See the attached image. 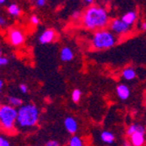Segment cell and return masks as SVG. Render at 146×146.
<instances>
[{"label": "cell", "mask_w": 146, "mask_h": 146, "mask_svg": "<svg viewBox=\"0 0 146 146\" xmlns=\"http://www.w3.org/2000/svg\"><path fill=\"white\" fill-rule=\"evenodd\" d=\"M110 18L107 11L98 5L88 7L82 16V24L88 30H102L109 25Z\"/></svg>", "instance_id": "obj_1"}, {"label": "cell", "mask_w": 146, "mask_h": 146, "mask_svg": "<svg viewBox=\"0 0 146 146\" xmlns=\"http://www.w3.org/2000/svg\"><path fill=\"white\" fill-rule=\"evenodd\" d=\"M39 117V111L34 104H25L18 110V117L16 126L19 129H27L34 127Z\"/></svg>", "instance_id": "obj_2"}, {"label": "cell", "mask_w": 146, "mask_h": 146, "mask_svg": "<svg viewBox=\"0 0 146 146\" xmlns=\"http://www.w3.org/2000/svg\"><path fill=\"white\" fill-rule=\"evenodd\" d=\"M18 117V110L11 105L0 106V128L5 132H13L15 129Z\"/></svg>", "instance_id": "obj_3"}, {"label": "cell", "mask_w": 146, "mask_h": 146, "mask_svg": "<svg viewBox=\"0 0 146 146\" xmlns=\"http://www.w3.org/2000/svg\"><path fill=\"white\" fill-rule=\"evenodd\" d=\"M117 42V38L112 32L107 30H98L92 38V46L97 50H105L113 47Z\"/></svg>", "instance_id": "obj_4"}, {"label": "cell", "mask_w": 146, "mask_h": 146, "mask_svg": "<svg viewBox=\"0 0 146 146\" xmlns=\"http://www.w3.org/2000/svg\"><path fill=\"white\" fill-rule=\"evenodd\" d=\"M110 28L113 33L121 35V34H125L129 32L130 25H128L127 23H125L122 19H115L110 22Z\"/></svg>", "instance_id": "obj_5"}, {"label": "cell", "mask_w": 146, "mask_h": 146, "mask_svg": "<svg viewBox=\"0 0 146 146\" xmlns=\"http://www.w3.org/2000/svg\"><path fill=\"white\" fill-rule=\"evenodd\" d=\"M10 41L13 46H20L24 42V34L20 30L15 29L10 33Z\"/></svg>", "instance_id": "obj_6"}, {"label": "cell", "mask_w": 146, "mask_h": 146, "mask_svg": "<svg viewBox=\"0 0 146 146\" xmlns=\"http://www.w3.org/2000/svg\"><path fill=\"white\" fill-rule=\"evenodd\" d=\"M55 38V33L52 29H47L41 33V35L38 38V41L42 45L51 43Z\"/></svg>", "instance_id": "obj_7"}, {"label": "cell", "mask_w": 146, "mask_h": 146, "mask_svg": "<svg viewBox=\"0 0 146 146\" xmlns=\"http://www.w3.org/2000/svg\"><path fill=\"white\" fill-rule=\"evenodd\" d=\"M64 125L66 129L70 134H75L78 130V123L77 121L73 117H67L64 121Z\"/></svg>", "instance_id": "obj_8"}, {"label": "cell", "mask_w": 146, "mask_h": 146, "mask_svg": "<svg viewBox=\"0 0 146 146\" xmlns=\"http://www.w3.org/2000/svg\"><path fill=\"white\" fill-rule=\"evenodd\" d=\"M116 95L121 100L125 101L129 97L130 90L125 84H120L116 87Z\"/></svg>", "instance_id": "obj_9"}, {"label": "cell", "mask_w": 146, "mask_h": 146, "mask_svg": "<svg viewBox=\"0 0 146 146\" xmlns=\"http://www.w3.org/2000/svg\"><path fill=\"white\" fill-rule=\"evenodd\" d=\"M129 137H130V144L134 146H142L145 142L144 134L141 133V132H135Z\"/></svg>", "instance_id": "obj_10"}, {"label": "cell", "mask_w": 146, "mask_h": 146, "mask_svg": "<svg viewBox=\"0 0 146 146\" xmlns=\"http://www.w3.org/2000/svg\"><path fill=\"white\" fill-rule=\"evenodd\" d=\"M74 59V52L69 47H63L60 51V60L65 62H68Z\"/></svg>", "instance_id": "obj_11"}, {"label": "cell", "mask_w": 146, "mask_h": 146, "mask_svg": "<svg viewBox=\"0 0 146 146\" xmlns=\"http://www.w3.org/2000/svg\"><path fill=\"white\" fill-rule=\"evenodd\" d=\"M135 132H141V133H143L145 134L146 133V129L141 125V124H137V123H133L129 126V128L127 129V136L130 137L132 134H134Z\"/></svg>", "instance_id": "obj_12"}, {"label": "cell", "mask_w": 146, "mask_h": 146, "mask_svg": "<svg viewBox=\"0 0 146 146\" xmlns=\"http://www.w3.org/2000/svg\"><path fill=\"white\" fill-rule=\"evenodd\" d=\"M101 139L103 143H108V144H111L115 142V135L110 131H102L101 133Z\"/></svg>", "instance_id": "obj_13"}, {"label": "cell", "mask_w": 146, "mask_h": 146, "mask_svg": "<svg viewBox=\"0 0 146 146\" xmlns=\"http://www.w3.org/2000/svg\"><path fill=\"white\" fill-rule=\"evenodd\" d=\"M122 19L128 25H133L137 19V13L135 11H128L122 17Z\"/></svg>", "instance_id": "obj_14"}, {"label": "cell", "mask_w": 146, "mask_h": 146, "mask_svg": "<svg viewBox=\"0 0 146 146\" xmlns=\"http://www.w3.org/2000/svg\"><path fill=\"white\" fill-rule=\"evenodd\" d=\"M136 76H137L136 71L131 68H127L123 71V77L126 81H132V80H134L136 78Z\"/></svg>", "instance_id": "obj_15"}, {"label": "cell", "mask_w": 146, "mask_h": 146, "mask_svg": "<svg viewBox=\"0 0 146 146\" xmlns=\"http://www.w3.org/2000/svg\"><path fill=\"white\" fill-rule=\"evenodd\" d=\"M8 12L13 17H19L21 14V9L16 4H11L8 6Z\"/></svg>", "instance_id": "obj_16"}, {"label": "cell", "mask_w": 146, "mask_h": 146, "mask_svg": "<svg viewBox=\"0 0 146 146\" xmlns=\"http://www.w3.org/2000/svg\"><path fill=\"white\" fill-rule=\"evenodd\" d=\"M8 102H9V104L13 106V107H20V106L23 105V101L22 99L19 98V97H16V96H10L8 98Z\"/></svg>", "instance_id": "obj_17"}, {"label": "cell", "mask_w": 146, "mask_h": 146, "mask_svg": "<svg viewBox=\"0 0 146 146\" xmlns=\"http://www.w3.org/2000/svg\"><path fill=\"white\" fill-rule=\"evenodd\" d=\"M83 141L81 137H79L78 136H73L70 140L68 144L70 146H82L83 145Z\"/></svg>", "instance_id": "obj_18"}, {"label": "cell", "mask_w": 146, "mask_h": 146, "mask_svg": "<svg viewBox=\"0 0 146 146\" xmlns=\"http://www.w3.org/2000/svg\"><path fill=\"white\" fill-rule=\"evenodd\" d=\"M82 97V91L80 89H74L72 93V100L74 102H78Z\"/></svg>", "instance_id": "obj_19"}, {"label": "cell", "mask_w": 146, "mask_h": 146, "mask_svg": "<svg viewBox=\"0 0 146 146\" xmlns=\"http://www.w3.org/2000/svg\"><path fill=\"white\" fill-rule=\"evenodd\" d=\"M31 23H32V25H38V24H39V19L38 18V16L33 15V16L31 17Z\"/></svg>", "instance_id": "obj_20"}, {"label": "cell", "mask_w": 146, "mask_h": 146, "mask_svg": "<svg viewBox=\"0 0 146 146\" xmlns=\"http://www.w3.org/2000/svg\"><path fill=\"white\" fill-rule=\"evenodd\" d=\"M19 90L22 94H26L28 92V87L25 84H20L19 85Z\"/></svg>", "instance_id": "obj_21"}, {"label": "cell", "mask_w": 146, "mask_h": 146, "mask_svg": "<svg viewBox=\"0 0 146 146\" xmlns=\"http://www.w3.org/2000/svg\"><path fill=\"white\" fill-rule=\"evenodd\" d=\"M9 60L8 59H6L5 57L0 56V67H4V66H6L8 64Z\"/></svg>", "instance_id": "obj_22"}, {"label": "cell", "mask_w": 146, "mask_h": 146, "mask_svg": "<svg viewBox=\"0 0 146 146\" xmlns=\"http://www.w3.org/2000/svg\"><path fill=\"white\" fill-rule=\"evenodd\" d=\"M10 143L8 140H6L5 138L0 137V146H9Z\"/></svg>", "instance_id": "obj_23"}, {"label": "cell", "mask_w": 146, "mask_h": 146, "mask_svg": "<svg viewBox=\"0 0 146 146\" xmlns=\"http://www.w3.org/2000/svg\"><path fill=\"white\" fill-rule=\"evenodd\" d=\"M35 3H36V5L38 6V7H43L46 5V0H35Z\"/></svg>", "instance_id": "obj_24"}, {"label": "cell", "mask_w": 146, "mask_h": 146, "mask_svg": "<svg viewBox=\"0 0 146 146\" xmlns=\"http://www.w3.org/2000/svg\"><path fill=\"white\" fill-rule=\"evenodd\" d=\"M46 146H59L60 143H59L57 141H55V140H51V141L47 142V143H46Z\"/></svg>", "instance_id": "obj_25"}, {"label": "cell", "mask_w": 146, "mask_h": 146, "mask_svg": "<svg viewBox=\"0 0 146 146\" xmlns=\"http://www.w3.org/2000/svg\"><path fill=\"white\" fill-rule=\"evenodd\" d=\"M73 18L74 19H78L80 16H81V12H80V11H74V13H73Z\"/></svg>", "instance_id": "obj_26"}, {"label": "cell", "mask_w": 146, "mask_h": 146, "mask_svg": "<svg viewBox=\"0 0 146 146\" xmlns=\"http://www.w3.org/2000/svg\"><path fill=\"white\" fill-rule=\"evenodd\" d=\"M5 25V20L3 17L0 16V26H2V25Z\"/></svg>", "instance_id": "obj_27"}, {"label": "cell", "mask_w": 146, "mask_h": 146, "mask_svg": "<svg viewBox=\"0 0 146 146\" xmlns=\"http://www.w3.org/2000/svg\"><path fill=\"white\" fill-rule=\"evenodd\" d=\"M141 29L143 31H146V22H143L141 25Z\"/></svg>", "instance_id": "obj_28"}, {"label": "cell", "mask_w": 146, "mask_h": 146, "mask_svg": "<svg viewBox=\"0 0 146 146\" xmlns=\"http://www.w3.org/2000/svg\"><path fill=\"white\" fill-rule=\"evenodd\" d=\"M3 86H4V82L2 80H0V94H1V90L3 88Z\"/></svg>", "instance_id": "obj_29"}, {"label": "cell", "mask_w": 146, "mask_h": 146, "mask_svg": "<svg viewBox=\"0 0 146 146\" xmlns=\"http://www.w3.org/2000/svg\"><path fill=\"white\" fill-rule=\"evenodd\" d=\"M84 1H85L86 3H88V4H92L93 2L95 1V0H84Z\"/></svg>", "instance_id": "obj_30"}, {"label": "cell", "mask_w": 146, "mask_h": 146, "mask_svg": "<svg viewBox=\"0 0 146 146\" xmlns=\"http://www.w3.org/2000/svg\"><path fill=\"white\" fill-rule=\"evenodd\" d=\"M5 1H6V0H0V5L5 4Z\"/></svg>", "instance_id": "obj_31"}, {"label": "cell", "mask_w": 146, "mask_h": 146, "mask_svg": "<svg viewBox=\"0 0 146 146\" xmlns=\"http://www.w3.org/2000/svg\"><path fill=\"white\" fill-rule=\"evenodd\" d=\"M1 54H2V52H1V50H0V56H1Z\"/></svg>", "instance_id": "obj_32"}]
</instances>
